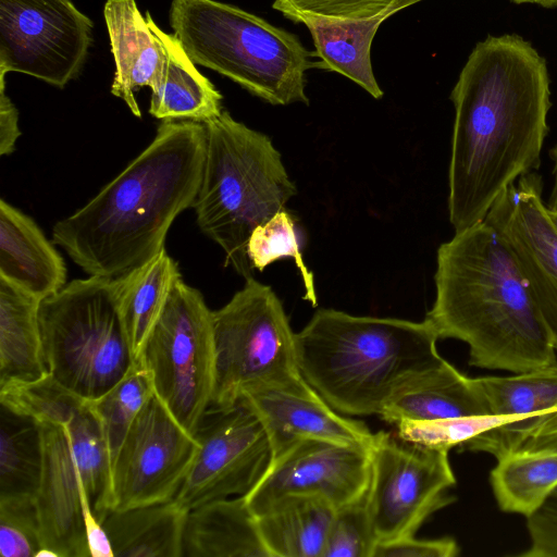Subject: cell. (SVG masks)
Masks as SVG:
<instances>
[{
	"label": "cell",
	"mask_w": 557,
	"mask_h": 557,
	"mask_svg": "<svg viewBox=\"0 0 557 557\" xmlns=\"http://www.w3.org/2000/svg\"><path fill=\"white\" fill-rule=\"evenodd\" d=\"M546 60L516 34L472 49L451 90L448 216L460 232L483 222L499 195L537 170L550 109Z\"/></svg>",
	"instance_id": "1"
},
{
	"label": "cell",
	"mask_w": 557,
	"mask_h": 557,
	"mask_svg": "<svg viewBox=\"0 0 557 557\" xmlns=\"http://www.w3.org/2000/svg\"><path fill=\"white\" fill-rule=\"evenodd\" d=\"M202 123L162 121L152 141L73 214L52 242L88 276L116 278L164 247L168 232L194 207L206 157Z\"/></svg>",
	"instance_id": "2"
},
{
	"label": "cell",
	"mask_w": 557,
	"mask_h": 557,
	"mask_svg": "<svg viewBox=\"0 0 557 557\" xmlns=\"http://www.w3.org/2000/svg\"><path fill=\"white\" fill-rule=\"evenodd\" d=\"M435 299L425 320L438 339L469 347V363L522 373L557 364L549 331L522 268L487 221L440 245Z\"/></svg>",
	"instance_id": "3"
},
{
	"label": "cell",
	"mask_w": 557,
	"mask_h": 557,
	"mask_svg": "<svg viewBox=\"0 0 557 557\" xmlns=\"http://www.w3.org/2000/svg\"><path fill=\"white\" fill-rule=\"evenodd\" d=\"M424 319L354 315L319 309L296 333L300 373L345 416H380L389 399L446 360Z\"/></svg>",
	"instance_id": "4"
},
{
	"label": "cell",
	"mask_w": 557,
	"mask_h": 557,
	"mask_svg": "<svg viewBox=\"0 0 557 557\" xmlns=\"http://www.w3.org/2000/svg\"><path fill=\"white\" fill-rule=\"evenodd\" d=\"M202 178L194 203L200 231L216 243L245 280L253 277L247 242L253 228L297 194L270 137L226 111L205 123Z\"/></svg>",
	"instance_id": "5"
},
{
	"label": "cell",
	"mask_w": 557,
	"mask_h": 557,
	"mask_svg": "<svg viewBox=\"0 0 557 557\" xmlns=\"http://www.w3.org/2000/svg\"><path fill=\"white\" fill-rule=\"evenodd\" d=\"M169 20L195 64L270 104H309L305 87L311 54L296 35L216 0H172Z\"/></svg>",
	"instance_id": "6"
},
{
	"label": "cell",
	"mask_w": 557,
	"mask_h": 557,
	"mask_svg": "<svg viewBox=\"0 0 557 557\" xmlns=\"http://www.w3.org/2000/svg\"><path fill=\"white\" fill-rule=\"evenodd\" d=\"M42 469L35 495L42 549L37 557H90L85 519L112 510V463L88 401L64 425L38 423Z\"/></svg>",
	"instance_id": "7"
},
{
	"label": "cell",
	"mask_w": 557,
	"mask_h": 557,
	"mask_svg": "<svg viewBox=\"0 0 557 557\" xmlns=\"http://www.w3.org/2000/svg\"><path fill=\"white\" fill-rule=\"evenodd\" d=\"M39 323L48 372L86 400L106 394L136 362L113 278L71 281L41 300Z\"/></svg>",
	"instance_id": "8"
},
{
	"label": "cell",
	"mask_w": 557,
	"mask_h": 557,
	"mask_svg": "<svg viewBox=\"0 0 557 557\" xmlns=\"http://www.w3.org/2000/svg\"><path fill=\"white\" fill-rule=\"evenodd\" d=\"M214 385L209 410L235 406L246 388L300 375L293 331L271 286L246 280L213 311Z\"/></svg>",
	"instance_id": "9"
},
{
	"label": "cell",
	"mask_w": 557,
	"mask_h": 557,
	"mask_svg": "<svg viewBox=\"0 0 557 557\" xmlns=\"http://www.w3.org/2000/svg\"><path fill=\"white\" fill-rule=\"evenodd\" d=\"M137 361L149 372L154 395L195 435L210 409L214 385L213 311L183 277L174 284Z\"/></svg>",
	"instance_id": "10"
},
{
	"label": "cell",
	"mask_w": 557,
	"mask_h": 557,
	"mask_svg": "<svg viewBox=\"0 0 557 557\" xmlns=\"http://www.w3.org/2000/svg\"><path fill=\"white\" fill-rule=\"evenodd\" d=\"M448 451L375 433L366 505L379 543L414 535L455 500L447 493L456 483Z\"/></svg>",
	"instance_id": "11"
},
{
	"label": "cell",
	"mask_w": 557,
	"mask_h": 557,
	"mask_svg": "<svg viewBox=\"0 0 557 557\" xmlns=\"http://www.w3.org/2000/svg\"><path fill=\"white\" fill-rule=\"evenodd\" d=\"M91 30L71 0H0V76L17 72L63 88L83 69Z\"/></svg>",
	"instance_id": "12"
},
{
	"label": "cell",
	"mask_w": 557,
	"mask_h": 557,
	"mask_svg": "<svg viewBox=\"0 0 557 557\" xmlns=\"http://www.w3.org/2000/svg\"><path fill=\"white\" fill-rule=\"evenodd\" d=\"M198 441L153 394L133 421L112 466V510L172 500Z\"/></svg>",
	"instance_id": "13"
},
{
	"label": "cell",
	"mask_w": 557,
	"mask_h": 557,
	"mask_svg": "<svg viewBox=\"0 0 557 557\" xmlns=\"http://www.w3.org/2000/svg\"><path fill=\"white\" fill-rule=\"evenodd\" d=\"M195 436L197 454L173 498L188 511L214 499L246 495L271 461L262 424L240 401L209 410Z\"/></svg>",
	"instance_id": "14"
},
{
	"label": "cell",
	"mask_w": 557,
	"mask_h": 557,
	"mask_svg": "<svg viewBox=\"0 0 557 557\" xmlns=\"http://www.w3.org/2000/svg\"><path fill=\"white\" fill-rule=\"evenodd\" d=\"M370 447L323 438H305L271 458L244 495L255 513L293 496L319 497L336 509L366 497L371 473Z\"/></svg>",
	"instance_id": "15"
},
{
	"label": "cell",
	"mask_w": 557,
	"mask_h": 557,
	"mask_svg": "<svg viewBox=\"0 0 557 557\" xmlns=\"http://www.w3.org/2000/svg\"><path fill=\"white\" fill-rule=\"evenodd\" d=\"M542 191L537 173L519 177L499 195L485 221L515 252L557 351V228Z\"/></svg>",
	"instance_id": "16"
},
{
	"label": "cell",
	"mask_w": 557,
	"mask_h": 557,
	"mask_svg": "<svg viewBox=\"0 0 557 557\" xmlns=\"http://www.w3.org/2000/svg\"><path fill=\"white\" fill-rule=\"evenodd\" d=\"M238 401L259 419L272 457L305 438L366 446L374 441L364 422L332 408L302 374L246 388Z\"/></svg>",
	"instance_id": "17"
},
{
	"label": "cell",
	"mask_w": 557,
	"mask_h": 557,
	"mask_svg": "<svg viewBox=\"0 0 557 557\" xmlns=\"http://www.w3.org/2000/svg\"><path fill=\"white\" fill-rule=\"evenodd\" d=\"M161 51V65L151 89L149 113L162 121L207 123L223 112L222 95L203 76L178 39L164 33L145 13Z\"/></svg>",
	"instance_id": "18"
},
{
	"label": "cell",
	"mask_w": 557,
	"mask_h": 557,
	"mask_svg": "<svg viewBox=\"0 0 557 557\" xmlns=\"http://www.w3.org/2000/svg\"><path fill=\"white\" fill-rule=\"evenodd\" d=\"M52 243L29 215L0 200L1 277L40 300L58 293L66 267Z\"/></svg>",
	"instance_id": "19"
},
{
	"label": "cell",
	"mask_w": 557,
	"mask_h": 557,
	"mask_svg": "<svg viewBox=\"0 0 557 557\" xmlns=\"http://www.w3.org/2000/svg\"><path fill=\"white\" fill-rule=\"evenodd\" d=\"M103 16L115 62L111 94L141 117L134 92L153 86L161 65L159 45L135 0H107Z\"/></svg>",
	"instance_id": "20"
},
{
	"label": "cell",
	"mask_w": 557,
	"mask_h": 557,
	"mask_svg": "<svg viewBox=\"0 0 557 557\" xmlns=\"http://www.w3.org/2000/svg\"><path fill=\"white\" fill-rule=\"evenodd\" d=\"M183 553L188 557H270L244 496L214 499L189 510Z\"/></svg>",
	"instance_id": "21"
},
{
	"label": "cell",
	"mask_w": 557,
	"mask_h": 557,
	"mask_svg": "<svg viewBox=\"0 0 557 557\" xmlns=\"http://www.w3.org/2000/svg\"><path fill=\"white\" fill-rule=\"evenodd\" d=\"M492 416L474 379L445 361L414 379L386 404L380 417L395 424L404 419L437 420Z\"/></svg>",
	"instance_id": "22"
},
{
	"label": "cell",
	"mask_w": 557,
	"mask_h": 557,
	"mask_svg": "<svg viewBox=\"0 0 557 557\" xmlns=\"http://www.w3.org/2000/svg\"><path fill=\"white\" fill-rule=\"evenodd\" d=\"M410 5L396 4L385 12L368 18H334L304 16L315 47V55L323 67L339 73L355 82L374 99L383 97V90L373 73L371 46L380 25L397 11Z\"/></svg>",
	"instance_id": "23"
},
{
	"label": "cell",
	"mask_w": 557,
	"mask_h": 557,
	"mask_svg": "<svg viewBox=\"0 0 557 557\" xmlns=\"http://www.w3.org/2000/svg\"><path fill=\"white\" fill-rule=\"evenodd\" d=\"M187 513L172 499L111 510L101 524L114 557H182Z\"/></svg>",
	"instance_id": "24"
},
{
	"label": "cell",
	"mask_w": 557,
	"mask_h": 557,
	"mask_svg": "<svg viewBox=\"0 0 557 557\" xmlns=\"http://www.w3.org/2000/svg\"><path fill=\"white\" fill-rule=\"evenodd\" d=\"M41 300L0 276V384L48 374L44 359Z\"/></svg>",
	"instance_id": "25"
},
{
	"label": "cell",
	"mask_w": 557,
	"mask_h": 557,
	"mask_svg": "<svg viewBox=\"0 0 557 557\" xmlns=\"http://www.w3.org/2000/svg\"><path fill=\"white\" fill-rule=\"evenodd\" d=\"M182 275L165 248L151 260L113 278L116 306L135 360Z\"/></svg>",
	"instance_id": "26"
},
{
	"label": "cell",
	"mask_w": 557,
	"mask_h": 557,
	"mask_svg": "<svg viewBox=\"0 0 557 557\" xmlns=\"http://www.w3.org/2000/svg\"><path fill=\"white\" fill-rule=\"evenodd\" d=\"M335 510L322 498L293 496L257 516L270 557H323Z\"/></svg>",
	"instance_id": "27"
},
{
	"label": "cell",
	"mask_w": 557,
	"mask_h": 557,
	"mask_svg": "<svg viewBox=\"0 0 557 557\" xmlns=\"http://www.w3.org/2000/svg\"><path fill=\"white\" fill-rule=\"evenodd\" d=\"M498 507L506 512H535L557 486V450H516L497 458L490 474Z\"/></svg>",
	"instance_id": "28"
},
{
	"label": "cell",
	"mask_w": 557,
	"mask_h": 557,
	"mask_svg": "<svg viewBox=\"0 0 557 557\" xmlns=\"http://www.w3.org/2000/svg\"><path fill=\"white\" fill-rule=\"evenodd\" d=\"M1 408L0 495L35 496L42 469L39 425Z\"/></svg>",
	"instance_id": "29"
},
{
	"label": "cell",
	"mask_w": 557,
	"mask_h": 557,
	"mask_svg": "<svg viewBox=\"0 0 557 557\" xmlns=\"http://www.w3.org/2000/svg\"><path fill=\"white\" fill-rule=\"evenodd\" d=\"M474 381L492 416L524 419L557 407V364Z\"/></svg>",
	"instance_id": "30"
},
{
	"label": "cell",
	"mask_w": 557,
	"mask_h": 557,
	"mask_svg": "<svg viewBox=\"0 0 557 557\" xmlns=\"http://www.w3.org/2000/svg\"><path fill=\"white\" fill-rule=\"evenodd\" d=\"M88 401L50 373L34 381L0 384L1 406L37 423L67 424Z\"/></svg>",
	"instance_id": "31"
},
{
	"label": "cell",
	"mask_w": 557,
	"mask_h": 557,
	"mask_svg": "<svg viewBox=\"0 0 557 557\" xmlns=\"http://www.w3.org/2000/svg\"><path fill=\"white\" fill-rule=\"evenodd\" d=\"M153 394L149 372L136 361L111 389L90 401L101 423L112 466L133 421Z\"/></svg>",
	"instance_id": "32"
},
{
	"label": "cell",
	"mask_w": 557,
	"mask_h": 557,
	"mask_svg": "<svg viewBox=\"0 0 557 557\" xmlns=\"http://www.w3.org/2000/svg\"><path fill=\"white\" fill-rule=\"evenodd\" d=\"M247 256L258 271L280 259H293L304 283V298L317 307L313 275L304 261L295 220L285 208L253 228L247 242Z\"/></svg>",
	"instance_id": "33"
},
{
	"label": "cell",
	"mask_w": 557,
	"mask_h": 557,
	"mask_svg": "<svg viewBox=\"0 0 557 557\" xmlns=\"http://www.w3.org/2000/svg\"><path fill=\"white\" fill-rule=\"evenodd\" d=\"M42 549L35 496L0 495V554L2 557H37Z\"/></svg>",
	"instance_id": "34"
},
{
	"label": "cell",
	"mask_w": 557,
	"mask_h": 557,
	"mask_svg": "<svg viewBox=\"0 0 557 557\" xmlns=\"http://www.w3.org/2000/svg\"><path fill=\"white\" fill-rule=\"evenodd\" d=\"M517 420L502 416H478L437 420L404 419L395 423L397 435L407 442L449 450L495 426Z\"/></svg>",
	"instance_id": "35"
},
{
	"label": "cell",
	"mask_w": 557,
	"mask_h": 557,
	"mask_svg": "<svg viewBox=\"0 0 557 557\" xmlns=\"http://www.w3.org/2000/svg\"><path fill=\"white\" fill-rule=\"evenodd\" d=\"M377 543L364 497L335 510L323 557H373Z\"/></svg>",
	"instance_id": "36"
},
{
	"label": "cell",
	"mask_w": 557,
	"mask_h": 557,
	"mask_svg": "<svg viewBox=\"0 0 557 557\" xmlns=\"http://www.w3.org/2000/svg\"><path fill=\"white\" fill-rule=\"evenodd\" d=\"M420 0H274L272 8L294 23L304 16L368 18L403 3Z\"/></svg>",
	"instance_id": "37"
},
{
	"label": "cell",
	"mask_w": 557,
	"mask_h": 557,
	"mask_svg": "<svg viewBox=\"0 0 557 557\" xmlns=\"http://www.w3.org/2000/svg\"><path fill=\"white\" fill-rule=\"evenodd\" d=\"M530 546L521 557H557V497L549 496L527 517Z\"/></svg>",
	"instance_id": "38"
},
{
	"label": "cell",
	"mask_w": 557,
	"mask_h": 557,
	"mask_svg": "<svg viewBox=\"0 0 557 557\" xmlns=\"http://www.w3.org/2000/svg\"><path fill=\"white\" fill-rule=\"evenodd\" d=\"M458 543L449 536L417 539L414 535L376 544L373 557H456Z\"/></svg>",
	"instance_id": "39"
},
{
	"label": "cell",
	"mask_w": 557,
	"mask_h": 557,
	"mask_svg": "<svg viewBox=\"0 0 557 557\" xmlns=\"http://www.w3.org/2000/svg\"><path fill=\"white\" fill-rule=\"evenodd\" d=\"M5 76H0V154L9 156L15 150L21 136L18 111L5 95Z\"/></svg>",
	"instance_id": "40"
},
{
	"label": "cell",
	"mask_w": 557,
	"mask_h": 557,
	"mask_svg": "<svg viewBox=\"0 0 557 557\" xmlns=\"http://www.w3.org/2000/svg\"><path fill=\"white\" fill-rule=\"evenodd\" d=\"M549 156L554 161V168H553L554 183H553V188H552L550 196L548 199V203L546 206H547L548 210H550L553 212H557V145L550 149Z\"/></svg>",
	"instance_id": "41"
},
{
	"label": "cell",
	"mask_w": 557,
	"mask_h": 557,
	"mask_svg": "<svg viewBox=\"0 0 557 557\" xmlns=\"http://www.w3.org/2000/svg\"><path fill=\"white\" fill-rule=\"evenodd\" d=\"M513 3H532L537 4L546 9H552L557 7V0H511Z\"/></svg>",
	"instance_id": "42"
},
{
	"label": "cell",
	"mask_w": 557,
	"mask_h": 557,
	"mask_svg": "<svg viewBox=\"0 0 557 557\" xmlns=\"http://www.w3.org/2000/svg\"><path fill=\"white\" fill-rule=\"evenodd\" d=\"M547 209H548V208H547ZM548 214H549V216H550V219H552V221H553V223H554L555 227L557 228V212H553V211H549V210H548Z\"/></svg>",
	"instance_id": "43"
},
{
	"label": "cell",
	"mask_w": 557,
	"mask_h": 557,
	"mask_svg": "<svg viewBox=\"0 0 557 557\" xmlns=\"http://www.w3.org/2000/svg\"><path fill=\"white\" fill-rule=\"evenodd\" d=\"M552 496H556V497H557V486H556V488L554 490V492L552 493Z\"/></svg>",
	"instance_id": "44"
}]
</instances>
